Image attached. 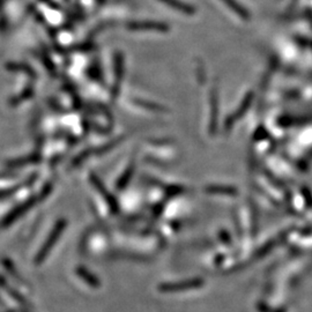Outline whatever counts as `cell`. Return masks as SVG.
<instances>
[{
	"label": "cell",
	"instance_id": "obj_1",
	"mask_svg": "<svg viewBox=\"0 0 312 312\" xmlns=\"http://www.w3.org/2000/svg\"><path fill=\"white\" fill-rule=\"evenodd\" d=\"M162 1H164L168 5L175 6L173 8H177V10L185 12V13H190V12H191V8H190L189 6H186L185 4H183V2L180 1H177V0H162Z\"/></svg>",
	"mask_w": 312,
	"mask_h": 312
},
{
	"label": "cell",
	"instance_id": "obj_2",
	"mask_svg": "<svg viewBox=\"0 0 312 312\" xmlns=\"http://www.w3.org/2000/svg\"><path fill=\"white\" fill-rule=\"evenodd\" d=\"M225 2H228V4L230 5V6H234V7H232V8H235V11H236L238 14H240V15H243V17H246V13H245V12H244V10H242L241 6H238V5L236 4V2L232 1V0H225Z\"/></svg>",
	"mask_w": 312,
	"mask_h": 312
}]
</instances>
